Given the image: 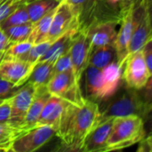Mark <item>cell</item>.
Wrapping results in <instances>:
<instances>
[{
  "label": "cell",
  "mask_w": 152,
  "mask_h": 152,
  "mask_svg": "<svg viewBox=\"0 0 152 152\" xmlns=\"http://www.w3.org/2000/svg\"><path fill=\"white\" fill-rule=\"evenodd\" d=\"M99 113V104L86 97L80 105L66 103L55 134L61 140L63 151H81Z\"/></svg>",
  "instance_id": "6da1fadb"
},
{
  "label": "cell",
  "mask_w": 152,
  "mask_h": 152,
  "mask_svg": "<svg viewBox=\"0 0 152 152\" xmlns=\"http://www.w3.org/2000/svg\"><path fill=\"white\" fill-rule=\"evenodd\" d=\"M100 113L95 120L94 126L119 117L137 115L141 118L147 117L151 105L148 104L138 93V90L125 85H120L118 91L107 101L102 102V108L99 107Z\"/></svg>",
  "instance_id": "7a4b0ae2"
},
{
  "label": "cell",
  "mask_w": 152,
  "mask_h": 152,
  "mask_svg": "<svg viewBox=\"0 0 152 152\" xmlns=\"http://www.w3.org/2000/svg\"><path fill=\"white\" fill-rule=\"evenodd\" d=\"M71 7L78 31H88L94 25L107 20H121L122 11L107 0H66Z\"/></svg>",
  "instance_id": "3957f363"
},
{
  "label": "cell",
  "mask_w": 152,
  "mask_h": 152,
  "mask_svg": "<svg viewBox=\"0 0 152 152\" xmlns=\"http://www.w3.org/2000/svg\"><path fill=\"white\" fill-rule=\"evenodd\" d=\"M143 118L137 115L113 118L105 151H119L138 143L144 136Z\"/></svg>",
  "instance_id": "277c9868"
},
{
  "label": "cell",
  "mask_w": 152,
  "mask_h": 152,
  "mask_svg": "<svg viewBox=\"0 0 152 152\" xmlns=\"http://www.w3.org/2000/svg\"><path fill=\"white\" fill-rule=\"evenodd\" d=\"M46 88L51 95L60 97L75 105H80L85 99L81 85L77 82L72 69L53 75L47 83Z\"/></svg>",
  "instance_id": "5b68a950"
},
{
  "label": "cell",
  "mask_w": 152,
  "mask_h": 152,
  "mask_svg": "<svg viewBox=\"0 0 152 152\" xmlns=\"http://www.w3.org/2000/svg\"><path fill=\"white\" fill-rule=\"evenodd\" d=\"M56 131L49 126H36L21 133L12 145V152H33L45 145Z\"/></svg>",
  "instance_id": "8992f818"
},
{
  "label": "cell",
  "mask_w": 152,
  "mask_h": 152,
  "mask_svg": "<svg viewBox=\"0 0 152 152\" xmlns=\"http://www.w3.org/2000/svg\"><path fill=\"white\" fill-rule=\"evenodd\" d=\"M125 69L122 72V78L125 84L135 90H141L151 77V72L143 59L142 51L130 53L125 63Z\"/></svg>",
  "instance_id": "52a82bcc"
},
{
  "label": "cell",
  "mask_w": 152,
  "mask_h": 152,
  "mask_svg": "<svg viewBox=\"0 0 152 152\" xmlns=\"http://www.w3.org/2000/svg\"><path fill=\"white\" fill-rule=\"evenodd\" d=\"M35 92L36 87L32 84L26 82L19 88L17 93L10 98L11 113L7 123L14 127L24 130L23 124L25 117L34 98Z\"/></svg>",
  "instance_id": "ba28073f"
},
{
  "label": "cell",
  "mask_w": 152,
  "mask_h": 152,
  "mask_svg": "<svg viewBox=\"0 0 152 152\" xmlns=\"http://www.w3.org/2000/svg\"><path fill=\"white\" fill-rule=\"evenodd\" d=\"M91 52L90 39L87 32L78 31L72 41L69 48V54L76 80L80 85L82 76L88 67Z\"/></svg>",
  "instance_id": "9c48e42d"
},
{
  "label": "cell",
  "mask_w": 152,
  "mask_h": 152,
  "mask_svg": "<svg viewBox=\"0 0 152 152\" xmlns=\"http://www.w3.org/2000/svg\"><path fill=\"white\" fill-rule=\"evenodd\" d=\"M134 4L122 11L120 28L117 34L115 48L117 53V61L120 66H124L126 58L129 55L128 46L133 33V11Z\"/></svg>",
  "instance_id": "30bf717a"
},
{
  "label": "cell",
  "mask_w": 152,
  "mask_h": 152,
  "mask_svg": "<svg viewBox=\"0 0 152 152\" xmlns=\"http://www.w3.org/2000/svg\"><path fill=\"white\" fill-rule=\"evenodd\" d=\"M73 26L77 27L74 12L68 2L61 0L56 7L46 41L52 43Z\"/></svg>",
  "instance_id": "8fae6325"
},
{
  "label": "cell",
  "mask_w": 152,
  "mask_h": 152,
  "mask_svg": "<svg viewBox=\"0 0 152 152\" xmlns=\"http://www.w3.org/2000/svg\"><path fill=\"white\" fill-rule=\"evenodd\" d=\"M35 65L22 60H3L0 62V77L20 86L27 82Z\"/></svg>",
  "instance_id": "7c38bea8"
},
{
  "label": "cell",
  "mask_w": 152,
  "mask_h": 152,
  "mask_svg": "<svg viewBox=\"0 0 152 152\" xmlns=\"http://www.w3.org/2000/svg\"><path fill=\"white\" fill-rule=\"evenodd\" d=\"M120 21L107 20L97 23L91 27L87 31L90 39L91 50L103 45H115L117 38V26Z\"/></svg>",
  "instance_id": "4fadbf2b"
},
{
  "label": "cell",
  "mask_w": 152,
  "mask_h": 152,
  "mask_svg": "<svg viewBox=\"0 0 152 152\" xmlns=\"http://www.w3.org/2000/svg\"><path fill=\"white\" fill-rule=\"evenodd\" d=\"M113 119H110L102 125L94 126L86 135L83 145L82 152L105 151L107 141L111 131Z\"/></svg>",
  "instance_id": "5bb4252c"
},
{
  "label": "cell",
  "mask_w": 152,
  "mask_h": 152,
  "mask_svg": "<svg viewBox=\"0 0 152 152\" xmlns=\"http://www.w3.org/2000/svg\"><path fill=\"white\" fill-rule=\"evenodd\" d=\"M67 102L60 97L50 95L44 105L37 126H49L56 131Z\"/></svg>",
  "instance_id": "9a60e30c"
},
{
  "label": "cell",
  "mask_w": 152,
  "mask_h": 152,
  "mask_svg": "<svg viewBox=\"0 0 152 152\" xmlns=\"http://www.w3.org/2000/svg\"><path fill=\"white\" fill-rule=\"evenodd\" d=\"M78 29L76 26L69 28L64 34L53 41L47 51L39 59V61H55L61 55L69 51L72 41L77 34Z\"/></svg>",
  "instance_id": "2e32d148"
},
{
  "label": "cell",
  "mask_w": 152,
  "mask_h": 152,
  "mask_svg": "<svg viewBox=\"0 0 152 152\" xmlns=\"http://www.w3.org/2000/svg\"><path fill=\"white\" fill-rule=\"evenodd\" d=\"M123 67L113 61L102 69L103 78V102L110 99L119 88L122 79Z\"/></svg>",
  "instance_id": "e0dca14e"
},
{
  "label": "cell",
  "mask_w": 152,
  "mask_h": 152,
  "mask_svg": "<svg viewBox=\"0 0 152 152\" xmlns=\"http://www.w3.org/2000/svg\"><path fill=\"white\" fill-rule=\"evenodd\" d=\"M85 72L86 98L100 104L103 102V78L102 69L88 66Z\"/></svg>",
  "instance_id": "ac0fdd59"
},
{
  "label": "cell",
  "mask_w": 152,
  "mask_h": 152,
  "mask_svg": "<svg viewBox=\"0 0 152 152\" xmlns=\"http://www.w3.org/2000/svg\"><path fill=\"white\" fill-rule=\"evenodd\" d=\"M51 94L47 91L46 86L36 88L34 98L30 103V106L28 110V112L25 117L23 129L26 131L37 126V123L39 119L40 114L45 104L47 99Z\"/></svg>",
  "instance_id": "d6986e66"
},
{
  "label": "cell",
  "mask_w": 152,
  "mask_h": 152,
  "mask_svg": "<svg viewBox=\"0 0 152 152\" xmlns=\"http://www.w3.org/2000/svg\"><path fill=\"white\" fill-rule=\"evenodd\" d=\"M117 61L115 45H109L94 48L90 54L88 66H93L102 69L110 63Z\"/></svg>",
  "instance_id": "ffe728a7"
},
{
  "label": "cell",
  "mask_w": 152,
  "mask_h": 152,
  "mask_svg": "<svg viewBox=\"0 0 152 152\" xmlns=\"http://www.w3.org/2000/svg\"><path fill=\"white\" fill-rule=\"evenodd\" d=\"M54 61H39L37 62L27 80L36 88L46 86L47 83L53 77V69Z\"/></svg>",
  "instance_id": "44dd1931"
},
{
  "label": "cell",
  "mask_w": 152,
  "mask_h": 152,
  "mask_svg": "<svg viewBox=\"0 0 152 152\" xmlns=\"http://www.w3.org/2000/svg\"><path fill=\"white\" fill-rule=\"evenodd\" d=\"M55 11H56V8H54L48 13L44 15L36 23H34L33 29L30 33V36L28 41L31 42L32 44H38V43L46 41V37L50 30L51 23H52Z\"/></svg>",
  "instance_id": "7402d4cb"
},
{
  "label": "cell",
  "mask_w": 152,
  "mask_h": 152,
  "mask_svg": "<svg viewBox=\"0 0 152 152\" xmlns=\"http://www.w3.org/2000/svg\"><path fill=\"white\" fill-rule=\"evenodd\" d=\"M61 0H33L27 4L28 17L31 22L36 23L44 15L58 6Z\"/></svg>",
  "instance_id": "603a6c76"
},
{
  "label": "cell",
  "mask_w": 152,
  "mask_h": 152,
  "mask_svg": "<svg viewBox=\"0 0 152 152\" xmlns=\"http://www.w3.org/2000/svg\"><path fill=\"white\" fill-rule=\"evenodd\" d=\"M34 23L31 21L10 26L3 29L4 33L9 39L11 43H17V42H22V41H28L30 33L33 29Z\"/></svg>",
  "instance_id": "cb8c5ba5"
},
{
  "label": "cell",
  "mask_w": 152,
  "mask_h": 152,
  "mask_svg": "<svg viewBox=\"0 0 152 152\" xmlns=\"http://www.w3.org/2000/svg\"><path fill=\"white\" fill-rule=\"evenodd\" d=\"M24 130L14 127L9 123L0 124V151H11L12 145L14 140L21 134Z\"/></svg>",
  "instance_id": "d4e9b609"
},
{
  "label": "cell",
  "mask_w": 152,
  "mask_h": 152,
  "mask_svg": "<svg viewBox=\"0 0 152 152\" xmlns=\"http://www.w3.org/2000/svg\"><path fill=\"white\" fill-rule=\"evenodd\" d=\"M28 21H30V20L28 17L27 5H21L0 21V28L4 29L10 26L19 25Z\"/></svg>",
  "instance_id": "484cf974"
},
{
  "label": "cell",
  "mask_w": 152,
  "mask_h": 152,
  "mask_svg": "<svg viewBox=\"0 0 152 152\" xmlns=\"http://www.w3.org/2000/svg\"><path fill=\"white\" fill-rule=\"evenodd\" d=\"M32 45L33 44L29 41L12 43L6 49L3 60H20L21 57L27 53V52L31 48Z\"/></svg>",
  "instance_id": "4316f807"
},
{
  "label": "cell",
  "mask_w": 152,
  "mask_h": 152,
  "mask_svg": "<svg viewBox=\"0 0 152 152\" xmlns=\"http://www.w3.org/2000/svg\"><path fill=\"white\" fill-rule=\"evenodd\" d=\"M51 43L49 41H44L38 44H33L31 48L27 52L25 55L21 57L20 60L32 63L37 64L39 61V59L43 56V54L47 51L49 48Z\"/></svg>",
  "instance_id": "83f0119b"
},
{
  "label": "cell",
  "mask_w": 152,
  "mask_h": 152,
  "mask_svg": "<svg viewBox=\"0 0 152 152\" xmlns=\"http://www.w3.org/2000/svg\"><path fill=\"white\" fill-rule=\"evenodd\" d=\"M33 0H0V21L21 5H27Z\"/></svg>",
  "instance_id": "f1b7e54d"
},
{
  "label": "cell",
  "mask_w": 152,
  "mask_h": 152,
  "mask_svg": "<svg viewBox=\"0 0 152 152\" xmlns=\"http://www.w3.org/2000/svg\"><path fill=\"white\" fill-rule=\"evenodd\" d=\"M72 69V63L70 59L69 51L66 53L61 55L53 63V76L63 71H66L68 69Z\"/></svg>",
  "instance_id": "f546056e"
},
{
  "label": "cell",
  "mask_w": 152,
  "mask_h": 152,
  "mask_svg": "<svg viewBox=\"0 0 152 152\" xmlns=\"http://www.w3.org/2000/svg\"><path fill=\"white\" fill-rule=\"evenodd\" d=\"M20 86H16L0 77V100L4 101L12 98Z\"/></svg>",
  "instance_id": "4dcf8cb0"
},
{
  "label": "cell",
  "mask_w": 152,
  "mask_h": 152,
  "mask_svg": "<svg viewBox=\"0 0 152 152\" xmlns=\"http://www.w3.org/2000/svg\"><path fill=\"white\" fill-rule=\"evenodd\" d=\"M141 51L149 70L152 72V38L143 45Z\"/></svg>",
  "instance_id": "1f68e13d"
},
{
  "label": "cell",
  "mask_w": 152,
  "mask_h": 152,
  "mask_svg": "<svg viewBox=\"0 0 152 152\" xmlns=\"http://www.w3.org/2000/svg\"><path fill=\"white\" fill-rule=\"evenodd\" d=\"M11 113V104L10 99L4 100L0 103V124L8 122Z\"/></svg>",
  "instance_id": "d6a6232c"
},
{
  "label": "cell",
  "mask_w": 152,
  "mask_h": 152,
  "mask_svg": "<svg viewBox=\"0 0 152 152\" xmlns=\"http://www.w3.org/2000/svg\"><path fill=\"white\" fill-rule=\"evenodd\" d=\"M11 44L12 43L9 41V39L4 33L3 29L0 28V62L3 60V57H4V54L6 49L9 47V45Z\"/></svg>",
  "instance_id": "836d02e7"
},
{
  "label": "cell",
  "mask_w": 152,
  "mask_h": 152,
  "mask_svg": "<svg viewBox=\"0 0 152 152\" xmlns=\"http://www.w3.org/2000/svg\"><path fill=\"white\" fill-rule=\"evenodd\" d=\"M140 145L139 148L137 149V151L139 152H151L152 151V143H151V135L147 136L146 135L139 142Z\"/></svg>",
  "instance_id": "e575fe53"
},
{
  "label": "cell",
  "mask_w": 152,
  "mask_h": 152,
  "mask_svg": "<svg viewBox=\"0 0 152 152\" xmlns=\"http://www.w3.org/2000/svg\"><path fill=\"white\" fill-rule=\"evenodd\" d=\"M140 0H122L121 3H120V8H121V11L128 8L129 6L133 5V4H135L136 3H138Z\"/></svg>",
  "instance_id": "d590c367"
},
{
  "label": "cell",
  "mask_w": 152,
  "mask_h": 152,
  "mask_svg": "<svg viewBox=\"0 0 152 152\" xmlns=\"http://www.w3.org/2000/svg\"><path fill=\"white\" fill-rule=\"evenodd\" d=\"M110 4H112V5H114V6H118V7H120V3H121V1L122 0H107Z\"/></svg>",
  "instance_id": "8d00e7d4"
},
{
  "label": "cell",
  "mask_w": 152,
  "mask_h": 152,
  "mask_svg": "<svg viewBox=\"0 0 152 152\" xmlns=\"http://www.w3.org/2000/svg\"><path fill=\"white\" fill-rule=\"evenodd\" d=\"M4 102V101H2V100H0V103H1V102Z\"/></svg>",
  "instance_id": "74e56055"
}]
</instances>
